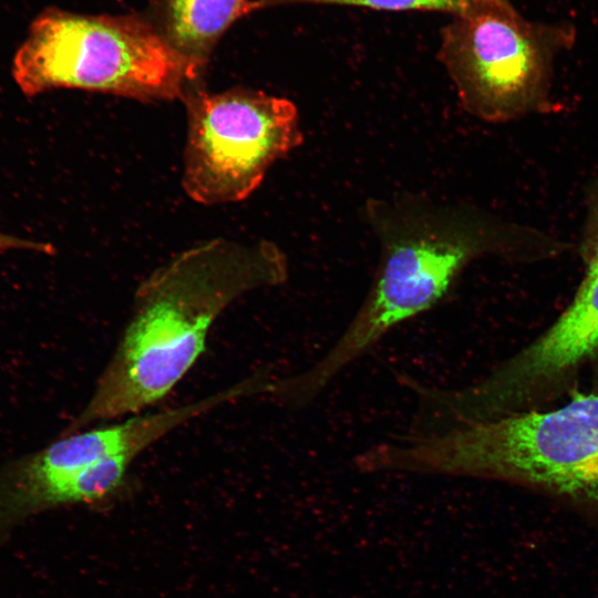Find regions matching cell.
I'll list each match as a JSON object with an SVG mask.
<instances>
[{"label":"cell","mask_w":598,"mask_h":598,"mask_svg":"<svg viewBox=\"0 0 598 598\" xmlns=\"http://www.w3.org/2000/svg\"><path fill=\"white\" fill-rule=\"evenodd\" d=\"M265 384V377L256 372L230 386L183 405L143 412L61 435L49 446L24 456L21 474L38 496L58 506L65 488L89 467L121 456L136 460L153 444L187 422L225 403L262 394Z\"/></svg>","instance_id":"obj_8"},{"label":"cell","mask_w":598,"mask_h":598,"mask_svg":"<svg viewBox=\"0 0 598 598\" xmlns=\"http://www.w3.org/2000/svg\"><path fill=\"white\" fill-rule=\"evenodd\" d=\"M12 74L28 96L64 87L141 102L182 100L199 79L151 20L58 8L33 20Z\"/></svg>","instance_id":"obj_4"},{"label":"cell","mask_w":598,"mask_h":598,"mask_svg":"<svg viewBox=\"0 0 598 598\" xmlns=\"http://www.w3.org/2000/svg\"><path fill=\"white\" fill-rule=\"evenodd\" d=\"M598 352V260L569 305L535 341L461 389L429 388L399 375L421 400L431 429L537 410L555 399ZM427 429V430H431Z\"/></svg>","instance_id":"obj_7"},{"label":"cell","mask_w":598,"mask_h":598,"mask_svg":"<svg viewBox=\"0 0 598 598\" xmlns=\"http://www.w3.org/2000/svg\"><path fill=\"white\" fill-rule=\"evenodd\" d=\"M256 9L252 0H154L152 23L200 76L226 31Z\"/></svg>","instance_id":"obj_9"},{"label":"cell","mask_w":598,"mask_h":598,"mask_svg":"<svg viewBox=\"0 0 598 598\" xmlns=\"http://www.w3.org/2000/svg\"><path fill=\"white\" fill-rule=\"evenodd\" d=\"M405 473L498 480L598 509V392L561 405L408 433Z\"/></svg>","instance_id":"obj_2"},{"label":"cell","mask_w":598,"mask_h":598,"mask_svg":"<svg viewBox=\"0 0 598 598\" xmlns=\"http://www.w3.org/2000/svg\"><path fill=\"white\" fill-rule=\"evenodd\" d=\"M471 0H257V8L279 4H340L358 6L378 10H437L456 14Z\"/></svg>","instance_id":"obj_10"},{"label":"cell","mask_w":598,"mask_h":598,"mask_svg":"<svg viewBox=\"0 0 598 598\" xmlns=\"http://www.w3.org/2000/svg\"><path fill=\"white\" fill-rule=\"evenodd\" d=\"M497 1H502V2H508L509 0H497Z\"/></svg>","instance_id":"obj_13"},{"label":"cell","mask_w":598,"mask_h":598,"mask_svg":"<svg viewBox=\"0 0 598 598\" xmlns=\"http://www.w3.org/2000/svg\"><path fill=\"white\" fill-rule=\"evenodd\" d=\"M381 226V259L364 300L315 364L276 380L280 403L312 402L393 329L440 303L468 264L496 245L484 224L465 216L415 214Z\"/></svg>","instance_id":"obj_3"},{"label":"cell","mask_w":598,"mask_h":598,"mask_svg":"<svg viewBox=\"0 0 598 598\" xmlns=\"http://www.w3.org/2000/svg\"><path fill=\"white\" fill-rule=\"evenodd\" d=\"M592 259L598 260V247H597V250H596L595 255L592 256Z\"/></svg>","instance_id":"obj_12"},{"label":"cell","mask_w":598,"mask_h":598,"mask_svg":"<svg viewBox=\"0 0 598 598\" xmlns=\"http://www.w3.org/2000/svg\"><path fill=\"white\" fill-rule=\"evenodd\" d=\"M285 254L269 241L214 239L154 270L85 406L62 435L143 413L166 398L206 349L221 313L245 295L283 283Z\"/></svg>","instance_id":"obj_1"},{"label":"cell","mask_w":598,"mask_h":598,"mask_svg":"<svg viewBox=\"0 0 598 598\" xmlns=\"http://www.w3.org/2000/svg\"><path fill=\"white\" fill-rule=\"evenodd\" d=\"M574 33L525 20L509 1L471 0L443 30L439 58L463 109L503 123L545 107L554 56L570 48Z\"/></svg>","instance_id":"obj_5"},{"label":"cell","mask_w":598,"mask_h":598,"mask_svg":"<svg viewBox=\"0 0 598 598\" xmlns=\"http://www.w3.org/2000/svg\"><path fill=\"white\" fill-rule=\"evenodd\" d=\"M182 101L187 114L182 186L202 205L246 199L303 141L298 110L283 97L243 86L210 93L195 85Z\"/></svg>","instance_id":"obj_6"},{"label":"cell","mask_w":598,"mask_h":598,"mask_svg":"<svg viewBox=\"0 0 598 598\" xmlns=\"http://www.w3.org/2000/svg\"><path fill=\"white\" fill-rule=\"evenodd\" d=\"M13 249L51 252V247L48 244L19 238L0 231V252Z\"/></svg>","instance_id":"obj_11"}]
</instances>
